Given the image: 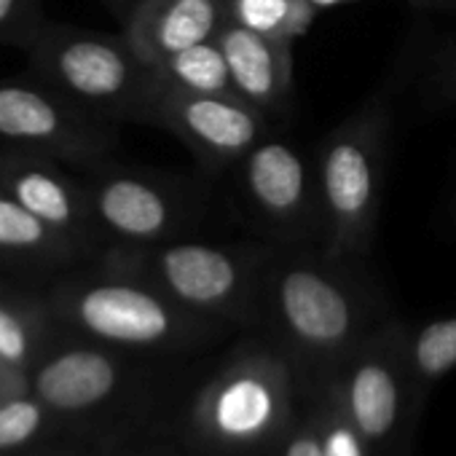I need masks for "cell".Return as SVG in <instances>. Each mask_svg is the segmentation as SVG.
<instances>
[{
	"mask_svg": "<svg viewBox=\"0 0 456 456\" xmlns=\"http://www.w3.org/2000/svg\"><path fill=\"white\" fill-rule=\"evenodd\" d=\"M306 250L304 245H274L264 269V285L296 341L330 349L352 333L354 306L346 280L336 272L341 261Z\"/></svg>",
	"mask_w": 456,
	"mask_h": 456,
	"instance_id": "cell-6",
	"label": "cell"
},
{
	"mask_svg": "<svg viewBox=\"0 0 456 456\" xmlns=\"http://www.w3.org/2000/svg\"><path fill=\"white\" fill-rule=\"evenodd\" d=\"M113 145V121L84 110L41 78H0V148L89 169L108 161Z\"/></svg>",
	"mask_w": 456,
	"mask_h": 456,
	"instance_id": "cell-5",
	"label": "cell"
},
{
	"mask_svg": "<svg viewBox=\"0 0 456 456\" xmlns=\"http://www.w3.org/2000/svg\"><path fill=\"white\" fill-rule=\"evenodd\" d=\"M145 124L175 134L209 169L240 164L269 134L266 116L240 97L188 94L161 86Z\"/></svg>",
	"mask_w": 456,
	"mask_h": 456,
	"instance_id": "cell-8",
	"label": "cell"
},
{
	"mask_svg": "<svg viewBox=\"0 0 456 456\" xmlns=\"http://www.w3.org/2000/svg\"><path fill=\"white\" fill-rule=\"evenodd\" d=\"M0 188L46 223L52 232L70 240L84 256L102 250L86 185L70 175L62 161L6 148L4 164H0Z\"/></svg>",
	"mask_w": 456,
	"mask_h": 456,
	"instance_id": "cell-10",
	"label": "cell"
},
{
	"mask_svg": "<svg viewBox=\"0 0 456 456\" xmlns=\"http://www.w3.org/2000/svg\"><path fill=\"white\" fill-rule=\"evenodd\" d=\"M242 191L266 234L277 245H306L325 237L317 167L306 156L266 134L242 161Z\"/></svg>",
	"mask_w": 456,
	"mask_h": 456,
	"instance_id": "cell-7",
	"label": "cell"
},
{
	"mask_svg": "<svg viewBox=\"0 0 456 456\" xmlns=\"http://www.w3.org/2000/svg\"><path fill=\"white\" fill-rule=\"evenodd\" d=\"M153 76L161 89H175V92H188V94H225L237 97L232 73H228L225 54L215 41L183 49L156 65Z\"/></svg>",
	"mask_w": 456,
	"mask_h": 456,
	"instance_id": "cell-15",
	"label": "cell"
},
{
	"mask_svg": "<svg viewBox=\"0 0 456 456\" xmlns=\"http://www.w3.org/2000/svg\"><path fill=\"white\" fill-rule=\"evenodd\" d=\"M272 413V392L266 381L242 376L228 384L217 397V424L232 435H248L264 427Z\"/></svg>",
	"mask_w": 456,
	"mask_h": 456,
	"instance_id": "cell-18",
	"label": "cell"
},
{
	"mask_svg": "<svg viewBox=\"0 0 456 456\" xmlns=\"http://www.w3.org/2000/svg\"><path fill=\"white\" fill-rule=\"evenodd\" d=\"M151 0H105V6L121 20V25H126L142 6H148Z\"/></svg>",
	"mask_w": 456,
	"mask_h": 456,
	"instance_id": "cell-24",
	"label": "cell"
},
{
	"mask_svg": "<svg viewBox=\"0 0 456 456\" xmlns=\"http://www.w3.org/2000/svg\"><path fill=\"white\" fill-rule=\"evenodd\" d=\"M419 9H440V12H456V0H411Z\"/></svg>",
	"mask_w": 456,
	"mask_h": 456,
	"instance_id": "cell-27",
	"label": "cell"
},
{
	"mask_svg": "<svg viewBox=\"0 0 456 456\" xmlns=\"http://www.w3.org/2000/svg\"><path fill=\"white\" fill-rule=\"evenodd\" d=\"M217 44L225 54L234 94L266 118L282 116L293 97V41L269 38L225 20Z\"/></svg>",
	"mask_w": 456,
	"mask_h": 456,
	"instance_id": "cell-11",
	"label": "cell"
},
{
	"mask_svg": "<svg viewBox=\"0 0 456 456\" xmlns=\"http://www.w3.org/2000/svg\"><path fill=\"white\" fill-rule=\"evenodd\" d=\"M70 314L94 336L116 344L148 346L167 341L177 328V309L151 282L108 269L65 290Z\"/></svg>",
	"mask_w": 456,
	"mask_h": 456,
	"instance_id": "cell-9",
	"label": "cell"
},
{
	"mask_svg": "<svg viewBox=\"0 0 456 456\" xmlns=\"http://www.w3.org/2000/svg\"><path fill=\"white\" fill-rule=\"evenodd\" d=\"M4 156H6V148H0V164H4Z\"/></svg>",
	"mask_w": 456,
	"mask_h": 456,
	"instance_id": "cell-29",
	"label": "cell"
},
{
	"mask_svg": "<svg viewBox=\"0 0 456 456\" xmlns=\"http://www.w3.org/2000/svg\"><path fill=\"white\" fill-rule=\"evenodd\" d=\"M288 456H325V451L320 448L317 440H312V437H298V440L290 445Z\"/></svg>",
	"mask_w": 456,
	"mask_h": 456,
	"instance_id": "cell-25",
	"label": "cell"
},
{
	"mask_svg": "<svg viewBox=\"0 0 456 456\" xmlns=\"http://www.w3.org/2000/svg\"><path fill=\"white\" fill-rule=\"evenodd\" d=\"M440 78H443V92H445L448 97H453V100H456V52H453V54H451V60L443 65Z\"/></svg>",
	"mask_w": 456,
	"mask_h": 456,
	"instance_id": "cell-26",
	"label": "cell"
},
{
	"mask_svg": "<svg viewBox=\"0 0 456 456\" xmlns=\"http://www.w3.org/2000/svg\"><path fill=\"white\" fill-rule=\"evenodd\" d=\"M309 4L322 12V9H336V6H352V4H362V0H309Z\"/></svg>",
	"mask_w": 456,
	"mask_h": 456,
	"instance_id": "cell-28",
	"label": "cell"
},
{
	"mask_svg": "<svg viewBox=\"0 0 456 456\" xmlns=\"http://www.w3.org/2000/svg\"><path fill=\"white\" fill-rule=\"evenodd\" d=\"M33 76L105 121L145 124L159 92L153 68L126 36L46 22L28 49Z\"/></svg>",
	"mask_w": 456,
	"mask_h": 456,
	"instance_id": "cell-1",
	"label": "cell"
},
{
	"mask_svg": "<svg viewBox=\"0 0 456 456\" xmlns=\"http://www.w3.org/2000/svg\"><path fill=\"white\" fill-rule=\"evenodd\" d=\"M274 245L180 237L148 248H108L102 250V264L151 282L177 306L220 312L237 306L250 285L264 277Z\"/></svg>",
	"mask_w": 456,
	"mask_h": 456,
	"instance_id": "cell-3",
	"label": "cell"
},
{
	"mask_svg": "<svg viewBox=\"0 0 456 456\" xmlns=\"http://www.w3.org/2000/svg\"><path fill=\"white\" fill-rule=\"evenodd\" d=\"M413 360L421 373L440 376L456 365V317L429 322L413 344Z\"/></svg>",
	"mask_w": 456,
	"mask_h": 456,
	"instance_id": "cell-19",
	"label": "cell"
},
{
	"mask_svg": "<svg viewBox=\"0 0 456 456\" xmlns=\"http://www.w3.org/2000/svg\"><path fill=\"white\" fill-rule=\"evenodd\" d=\"M225 25V0H151L126 25L134 52L156 65L183 49L215 41Z\"/></svg>",
	"mask_w": 456,
	"mask_h": 456,
	"instance_id": "cell-12",
	"label": "cell"
},
{
	"mask_svg": "<svg viewBox=\"0 0 456 456\" xmlns=\"http://www.w3.org/2000/svg\"><path fill=\"white\" fill-rule=\"evenodd\" d=\"M116 384L113 362L94 349H70L38 373V392L57 408H86Z\"/></svg>",
	"mask_w": 456,
	"mask_h": 456,
	"instance_id": "cell-14",
	"label": "cell"
},
{
	"mask_svg": "<svg viewBox=\"0 0 456 456\" xmlns=\"http://www.w3.org/2000/svg\"><path fill=\"white\" fill-rule=\"evenodd\" d=\"M384 151L387 110L381 105H368L338 124L317 156L325 215L320 250L330 258L349 261L373 250L381 212Z\"/></svg>",
	"mask_w": 456,
	"mask_h": 456,
	"instance_id": "cell-2",
	"label": "cell"
},
{
	"mask_svg": "<svg viewBox=\"0 0 456 456\" xmlns=\"http://www.w3.org/2000/svg\"><path fill=\"white\" fill-rule=\"evenodd\" d=\"M84 253L36 215H30L17 199L0 188V264L9 266H62Z\"/></svg>",
	"mask_w": 456,
	"mask_h": 456,
	"instance_id": "cell-13",
	"label": "cell"
},
{
	"mask_svg": "<svg viewBox=\"0 0 456 456\" xmlns=\"http://www.w3.org/2000/svg\"><path fill=\"white\" fill-rule=\"evenodd\" d=\"M38 419H41L38 405L25 403V400L0 408V448H9V445L28 440L36 432Z\"/></svg>",
	"mask_w": 456,
	"mask_h": 456,
	"instance_id": "cell-22",
	"label": "cell"
},
{
	"mask_svg": "<svg viewBox=\"0 0 456 456\" xmlns=\"http://www.w3.org/2000/svg\"><path fill=\"white\" fill-rule=\"evenodd\" d=\"M84 175L102 250L180 240L199 223V193L175 177L121 167L110 159L84 169Z\"/></svg>",
	"mask_w": 456,
	"mask_h": 456,
	"instance_id": "cell-4",
	"label": "cell"
},
{
	"mask_svg": "<svg viewBox=\"0 0 456 456\" xmlns=\"http://www.w3.org/2000/svg\"><path fill=\"white\" fill-rule=\"evenodd\" d=\"M352 411L365 435H384L397 411V387L381 362H365L352 379Z\"/></svg>",
	"mask_w": 456,
	"mask_h": 456,
	"instance_id": "cell-17",
	"label": "cell"
},
{
	"mask_svg": "<svg viewBox=\"0 0 456 456\" xmlns=\"http://www.w3.org/2000/svg\"><path fill=\"white\" fill-rule=\"evenodd\" d=\"M30 352V328L20 306L0 296V360L20 362Z\"/></svg>",
	"mask_w": 456,
	"mask_h": 456,
	"instance_id": "cell-21",
	"label": "cell"
},
{
	"mask_svg": "<svg viewBox=\"0 0 456 456\" xmlns=\"http://www.w3.org/2000/svg\"><path fill=\"white\" fill-rule=\"evenodd\" d=\"M317 9L309 0H225V20L245 30L296 41L309 33Z\"/></svg>",
	"mask_w": 456,
	"mask_h": 456,
	"instance_id": "cell-16",
	"label": "cell"
},
{
	"mask_svg": "<svg viewBox=\"0 0 456 456\" xmlns=\"http://www.w3.org/2000/svg\"><path fill=\"white\" fill-rule=\"evenodd\" d=\"M325 456H362V451L349 429H336L325 443Z\"/></svg>",
	"mask_w": 456,
	"mask_h": 456,
	"instance_id": "cell-23",
	"label": "cell"
},
{
	"mask_svg": "<svg viewBox=\"0 0 456 456\" xmlns=\"http://www.w3.org/2000/svg\"><path fill=\"white\" fill-rule=\"evenodd\" d=\"M46 22L41 0H0V46L28 52Z\"/></svg>",
	"mask_w": 456,
	"mask_h": 456,
	"instance_id": "cell-20",
	"label": "cell"
}]
</instances>
